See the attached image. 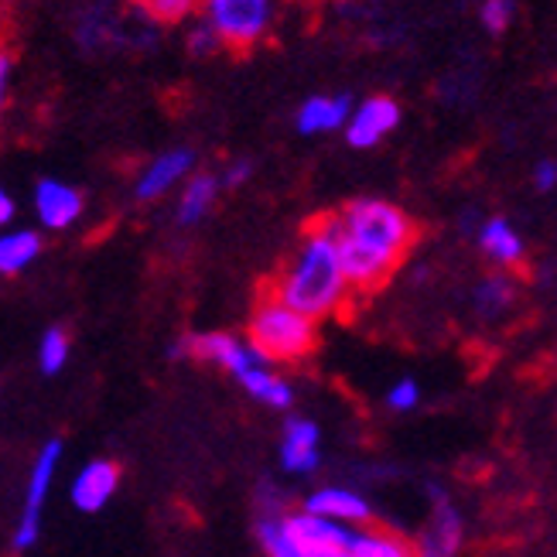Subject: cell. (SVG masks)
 <instances>
[{"label":"cell","instance_id":"6da1fadb","mask_svg":"<svg viewBox=\"0 0 557 557\" xmlns=\"http://www.w3.org/2000/svg\"><path fill=\"white\" fill-rule=\"evenodd\" d=\"M338 260H343L352 295H373L397 274L418 244V223L410 212L386 199H352L343 209L322 215Z\"/></svg>","mask_w":557,"mask_h":557},{"label":"cell","instance_id":"7a4b0ae2","mask_svg":"<svg viewBox=\"0 0 557 557\" xmlns=\"http://www.w3.org/2000/svg\"><path fill=\"white\" fill-rule=\"evenodd\" d=\"M263 290H271L287 308L308 314L311 322L332 319L349 305L352 287L346 281L343 260H338L335 239L322 215L305 230L295 253L287 257V263Z\"/></svg>","mask_w":557,"mask_h":557},{"label":"cell","instance_id":"3957f363","mask_svg":"<svg viewBox=\"0 0 557 557\" xmlns=\"http://www.w3.org/2000/svg\"><path fill=\"white\" fill-rule=\"evenodd\" d=\"M356 527L287 510L281 517H257V541L268 557H349Z\"/></svg>","mask_w":557,"mask_h":557},{"label":"cell","instance_id":"277c9868","mask_svg":"<svg viewBox=\"0 0 557 557\" xmlns=\"http://www.w3.org/2000/svg\"><path fill=\"white\" fill-rule=\"evenodd\" d=\"M247 343L268 362H301L319 349V322L308 314L287 308L271 290H260V298L250 311Z\"/></svg>","mask_w":557,"mask_h":557},{"label":"cell","instance_id":"5b68a950","mask_svg":"<svg viewBox=\"0 0 557 557\" xmlns=\"http://www.w3.org/2000/svg\"><path fill=\"white\" fill-rule=\"evenodd\" d=\"M202 17L215 28L223 48L250 52L271 32V0H202Z\"/></svg>","mask_w":557,"mask_h":557},{"label":"cell","instance_id":"8992f818","mask_svg":"<svg viewBox=\"0 0 557 557\" xmlns=\"http://www.w3.org/2000/svg\"><path fill=\"white\" fill-rule=\"evenodd\" d=\"M175 359H196V362H209V367H220L226 373H233L236 380L244 376L253 367H268L260 359V352L239 338L233 332H196V335H185L172 346Z\"/></svg>","mask_w":557,"mask_h":557},{"label":"cell","instance_id":"52a82bcc","mask_svg":"<svg viewBox=\"0 0 557 557\" xmlns=\"http://www.w3.org/2000/svg\"><path fill=\"white\" fill-rule=\"evenodd\" d=\"M62 462V442H45L41 451L35 455L32 472H28V490H24V506L14 527V550H32L38 544L41 534V510L48 503V493H52V482Z\"/></svg>","mask_w":557,"mask_h":557},{"label":"cell","instance_id":"ba28073f","mask_svg":"<svg viewBox=\"0 0 557 557\" xmlns=\"http://www.w3.org/2000/svg\"><path fill=\"white\" fill-rule=\"evenodd\" d=\"M400 103L394 96H383L373 92L367 100H359L349 113V124H346V144L356 151H370L376 144H383L397 127H400Z\"/></svg>","mask_w":557,"mask_h":557},{"label":"cell","instance_id":"9c48e42d","mask_svg":"<svg viewBox=\"0 0 557 557\" xmlns=\"http://www.w3.org/2000/svg\"><path fill=\"white\" fill-rule=\"evenodd\" d=\"M191 175H196V151L191 148H168L144 164V172L134 182V199L137 202H158L168 196V191L182 188Z\"/></svg>","mask_w":557,"mask_h":557},{"label":"cell","instance_id":"30bf717a","mask_svg":"<svg viewBox=\"0 0 557 557\" xmlns=\"http://www.w3.org/2000/svg\"><path fill=\"white\" fill-rule=\"evenodd\" d=\"M35 215H38V226L48 233H62L72 230L83 220V209H86V196L69 185L62 178H41L35 185V196H32Z\"/></svg>","mask_w":557,"mask_h":557},{"label":"cell","instance_id":"8fae6325","mask_svg":"<svg viewBox=\"0 0 557 557\" xmlns=\"http://www.w3.org/2000/svg\"><path fill=\"white\" fill-rule=\"evenodd\" d=\"M431 496V520L424 527V537L414 544L418 557H455L462 547V517H458L451 496L442 486H428Z\"/></svg>","mask_w":557,"mask_h":557},{"label":"cell","instance_id":"7c38bea8","mask_svg":"<svg viewBox=\"0 0 557 557\" xmlns=\"http://www.w3.org/2000/svg\"><path fill=\"white\" fill-rule=\"evenodd\" d=\"M116 490H120V466L110 462V458H92V462H86L72 475L69 496L79 513H100L116 496Z\"/></svg>","mask_w":557,"mask_h":557},{"label":"cell","instance_id":"4fadbf2b","mask_svg":"<svg viewBox=\"0 0 557 557\" xmlns=\"http://www.w3.org/2000/svg\"><path fill=\"white\" fill-rule=\"evenodd\" d=\"M322 466V431L308 418H287L281 434V469L290 475H311Z\"/></svg>","mask_w":557,"mask_h":557},{"label":"cell","instance_id":"5bb4252c","mask_svg":"<svg viewBox=\"0 0 557 557\" xmlns=\"http://www.w3.org/2000/svg\"><path fill=\"white\" fill-rule=\"evenodd\" d=\"M301 510H308L314 517H325V520H335V523H346V527H370L373 523L370 499L359 496L356 490H346V486H322V490H314L301 503Z\"/></svg>","mask_w":557,"mask_h":557},{"label":"cell","instance_id":"9a60e30c","mask_svg":"<svg viewBox=\"0 0 557 557\" xmlns=\"http://www.w3.org/2000/svg\"><path fill=\"white\" fill-rule=\"evenodd\" d=\"M127 21L107 0H83L76 14V41L86 52H103L110 45H124Z\"/></svg>","mask_w":557,"mask_h":557},{"label":"cell","instance_id":"2e32d148","mask_svg":"<svg viewBox=\"0 0 557 557\" xmlns=\"http://www.w3.org/2000/svg\"><path fill=\"white\" fill-rule=\"evenodd\" d=\"M356 100L349 92H322V96H308V100L298 107L295 113V127L305 137H322V134H335L346 131L349 113H352Z\"/></svg>","mask_w":557,"mask_h":557},{"label":"cell","instance_id":"e0dca14e","mask_svg":"<svg viewBox=\"0 0 557 557\" xmlns=\"http://www.w3.org/2000/svg\"><path fill=\"white\" fill-rule=\"evenodd\" d=\"M475 244L499 271L517 268V263H523V257H527L523 236L510 220H506V215H490V220L475 230Z\"/></svg>","mask_w":557,"mask_h":557},{"label":"cell","instance_id":"ac0fdd59","mask_svg":"<svg viewBox=\"0 0 557 557\" xmlns=\"http://www.w3.org/2000/svg\"><path fill=\"white\" fill-rule=\"evenodd\" d=\"M220 175L212 172H196L178 191V206H175V220L178 226H199L206 215L212 212L215 199H220Z\"/></svg>","mask_w":557,"mask_h":557},{"label":"cell","instance_id":"d6986e66","mask_svg":"<svg viewBox=\"0 0 557 557\" xmlns=\"http://www.w3.org/2000/svg\"><path fill=\"white\" fill-rule=\"evenodd\" d=\"M41 257V233L38 230H8L0 233V274L17 277Z\"/></svg>","mask_w":557,"mask_h":557},{"label":"cell","instance_id":"ffe728a7","mask_svg":"<svg viewBox=\"0 0 557 557\" xmlns=\"http://www.w3.org/2000/svg\"><path fill=\"white\" fill-rule=\"evenodd\" d=\"M349 557H418V547L407 537L394 534V530L383 527H356Z\"/></svg>","mask_w":557,"mask_h":557},{"label":"cell","instance_id":"44dd1931","mask_svg":"<svg viewBox=\"0 0 557 557\" xmlns=\"http://www.w3.org/2000/svg\"><path fill=\"white\" fill-rule=\"evenodd\" d=\"M513 301H517V281L506 271L486 274L472 290V305L482 319H499V314L513 308Z\"/></svg>","mask_w":557,"mask_h":557},{"label":"cell","instance_id":"7402d4cb","mask_svg":"<svg viewBox=\"0 0 557 557\" xmlns=\"http://www.w3.org/2000/svg\"><path fill=\"white\" fill-rule=\"evenodd\" d=\"M239 386L260 400L263 407H274V410H287L290 404H295V391H290V383L284 376H277L274 370L268 367H253L247 370L244 376H239Z\"/></svg>","mask_w":557,"mask_h":557},{"label":"cell","instance_id":"603a6c76","mask_svg":"<svg viewBox=\"0 0 557 557\" xmlns=\"http://www.w3.org/2000/svg\"><path fill=\"white\" fill-rule=\"evenodd\" d=\"M134 8L158 28H172V24H185L191 14L202 11V0H134Z\"/></svg>","mask_w":557,"mask_h":557},{"label":"cell","instance_id":"cb8c5ba5","mask_svg":"<svg viewBox=\"0 0 557 557\" xmlns=\"http://www.w3.org/2000/svg\"><path fill=\"white\" fill-rule=\"evenodd\" d=\"M72 356V338L65 329L52 325L45 335H41V343H38V367L45 376H55L65 370V362Z\"/></svg>","mask_w":557,"mask_h":557},{"label":"cell","instance_id":"d4e9b609","mask_svg":"<svg viewBox=\"0 0 557 557\" xmlns=\"http://www.w3.org/2000/svg\"><path fill=\"white\" fill-rule=\"evenodd\" d=\"M479 21L490 35H503L513 28L517 21V0H482Z\"/></svg>","mask_w":557,"mask_h":557},{"label":"cell","instance_id":"484cf974","mask_svg":"<svg viewBox=\"0 0 557 557\" xmlns=\"http://www.w3.org/2000/svg\"><path fill=\"white\" fill-rule=\"evenodd\" d=\"M185 45H188V52L196 55V59H206V55H215L223 48V41H220V35H215V28L212 24L202 17V21H196L188 28V35H185Z\"/></svg>","mask_w":557,"mask_h":557},{"label":"cell","instance_id":"4316f807","mask_svg":"<svg viewBox=\"0 0 557 557\" xmlns=\"http://www.w3.org/2000/svg\"><path fill=\"white\" fill-rule=\"evenodd\" d=\"M421 404V386L414 380H397L391 391H386V407L397 410V414H407Z\"/></svg>","mask_w":557,"mask_h":557},{"label":"cell","instance_id":"83f0119b","mask_svg":"<svg viewBox=\"0 0 557 557\" xmlns=\"http://www.w3.org/2000/svg\"><path fill=\"white\" fill-rule=\"evenodd\" d=\"M250 178H253V161H247V158L230 161V164H226V172L220 175L223 188H239V185H247Z\"/></svg>","mask_w":557,"mask_h":557},{"label":"cell","instance_id":"f1b7e54d","mask_svg":"<svg viewBox=\"0 0 557 557\" xmlns=\"http://www.w3.org/2000/svg\"><path fill=\"white\" fill-rule=\"evenodd\" d=\"M11 86H14V59L8 48H0V110L11 100Z\"/></svg>","mask_w":557,"mask_h":557},{"label":"cell","instance_id":"f546056e","mask_svg":"<svg viewBox=\"0 0 557 557\" xmlns=\"http://www.w3.org/2000/svg\"><path fill=\"white\" fill-rule=\"evenodd\" d=\"M534 188L537 191H554L557 188V161L544 158L541 164H534Z\"/></svg>","mask_w":557,"mask_h":557},{"label":"cell","instance_id":"4dcf8cb0","mask_svg":"<svg viewBox=\"0 0 557 557\" xmlns=\"http://www.w3.org/2000/svg\"><path fill=\"white\" fill-rule=\"evenodd\" d=\"M14 215H17V202H14L11 191H8L4 185H0V230L11 226V223H14Z\"/></svg>","mask_w":557,"mask_h":557}]
</instances>
